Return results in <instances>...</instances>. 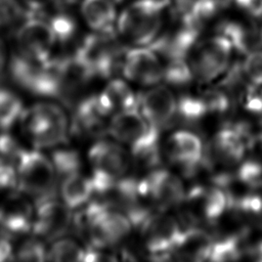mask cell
<instances>
[{"instance_id": "cell-31", "label": "cell", "mask_w": 262, "mask_h": 262, "mask_svg": "<svg viewBox=\"0 0 262 262\" xmlns=\"http://www.w3.org/2000/svg\"><path fill=\"white\" fill-rule=\"evenodd\" d=\"M242 70L251 84H262V49H255L245 55Z\"/></svg>"}, {"instance_id": "cell-33", "label": "cell", "mask_w": 262, "mask_h": 262, "mask_svg": "<svg viewBox=\"0 0 262 262\" xmlns=\"http://www.w3.org/2000/svg\"><path fill=\"white\" fill-rule=\"evenodd\" d=\"M18 187L16 163L0 159V191Z\"/></svg>"}, {"instance_id": "cell-42", "label": "cell", "mask_w": 262, "mask_h": 262, "mask_svg": "<svg viewBox=\"0 0 262 262\" xmlns=\"http://www.w3.org/2000/svg\"><path fill=\"white\" fill-rule=\"evenodd\" d=\"M258 36H259L260 47H262V26H261V27H258Z\"/></svg>"}, {"instance_id": "cell-27", "label": "cell", "mask_w": 262, "mask_h": 262, "mask_svg": "<svg viewBox=\"0 0 262 262\" xmlns=\"http://www.w3.org/2000/svg\"><path fill=\"white\" fill-rule=\"evenodd\" d=\"M163 67V80L169 84L185 85L193 79L188 58H178L164 61Z\"/></svg>"}, {"instance_id": "cell-17", "label": "cell", "mask_w": 262, "mask_h": 262, "mask_svg": "<svg viewBox=\"0 0 262 262\" xmlns=\"http://www.w3.org/2000/svg\"><path fill=\"white\" fill-rule=\"evenodd\" d=\"M214 239L200 227H185L173 249L170 259L184 261L209 260Z\"/></svg>"}, {"instance_id": "cell-1", "label": "cell", "mask_w": 262, "mask_h": 262, "mask_svg": "<svg viewBox=\"0 0 262 262\" xmlns=\"http://www.w3.org/2000/svg\"><path fill=\"white\" fill-rule=\"evenodd\" d=\"M170 0H135L119 14L116 32L133 46H149L160 35Z\"/></svg>"}, {"instance_id": "cell-41", "label": "cell", "mask_w": 262, "mask_h": 262, "mask_svg": "<svg viewBox=\"0 0 262 262\" xmlns=\"http://www.w3.org/2000/svg\"><path fill=\"white\" fill-rule=\"evenodd\" d=\"M75 0H53V2L58 5V6H66V5H69L70 3L74 2Z\"/></svg>"}, {"instance_id": "cell-39", "label": "cell", "mask_w": 262, "mask_h": 262, "mask_svg": "<svg viewBox=\"0 0 262 262\" xmlns=\"http://www.w3.org/2000/svg\"><path fill=\"white\" fill-rule=\"evenodd\" d=\"M246 255L254 261L262 262V238L253 243L252 245H249Z\"/></svg>"}, {"instance_id": "cell-3", "label": "cell", "mask_w": 262, "mask_h": 262, "mask_svg": "<svg viewBox=\"0 0 262 262\" xmlns=\"http://www.w3.org/2000/svg\"><path fill=\"white\" fill-rule=\"evenodd\" d=\"M115 32H93L87 35L73 55L93 77H108L118 61H122L124 53Z\"/></svg>"}, {"instance_id": "cell-32", "label": "cell", "mask_w": 262, "mask_h": 262, "mask_svg": "<svg viewBox=\"0 0 262 262\" xmlns=\"http://www.w3.org/2000/svg\"><path fill=\"white\" fill-rule=\"evenodd\" d=\"M26 14V8L18 0H0V28L6 27Z\"/></svg>"}, {"instance_id": "cell-8", "label": "cell", "mask_w": 262, "mask_h": 262, "mask_svg": "<svg viewBox=\"0 0 262 262\" xmlns=\"http://www.w3.org/2000/svg\"><path fill=\"white\" fill-rule=\"evenodd\" d=\"M15 39L18 52L36 61L48 60L57 43L48 19L28 13L16 31Z\"/></svg>"}, {"instance_id": "cell-20", "label": "cell", "mask_w": 262, "mask_h": 262, "mask_svg": "<svg viewBox=\"0 0 262 262\" xmlns=\"http://www.w3.org/2000/svg\"><path fill=\"white\" fill-rule=\"evenodd\" d=\"M217 33L224 36L230 42L233 51L238 53L246 55L255 49L261 48L258 27L254 24L227 19L218 26Z\"/></svg>"}, {"instance_id": "cell-23", "label": "cell", "mask_w": 262, "mask_h": 262, "mask_svg": "<svg viewBox=\"0 0 262 262\" xmlns=\"http://www.w3.org/2000/svg\"><path fill=\"white\" fill-rule=\"evenodd\" d=\"M247 248L246 234L238 233L223 236L214 239L209 260L217 262L238 260L243 255H246Z\"/></svg>"}, {"instance_id": "cell-25", "label": "cell", "mask_w": 262, "mask_h": 262, "mask_svg": "<svg viewBox=\"0 0 262 262\" xmlns=\"http://www.w3.org/2000/svg\"><path fill=\"white\" fill-rule=\"evenodd\" d=\"M20 98L10 90L0 88V129L6 131L11 128L24 114Z\"/></svg>"}, {"instance_id": "cell-30", "label": "cell", "mask_w": 262, "mask_h": 262, "mask_svg": "<svg viewBox=\"0 0 262 262\" xmlns=\"http://www.w3.org/2000/svg\"><path fill=\"white\" fill-rule=\"evenodd\" d=\"M48 250L45 248L41 238L36 236L25 241L13 253V258L19 261H44L47 260Z\"/></svg>"}, {"instance_id": "cell-5", "label": "cell", "mask_w": 262, "mask_h": 262, "mask_svg": "<svg viewBox=\"0 0 262 262\" xmlns=\"http://www.w3.org/2000/svg\"><path fill=\"white\" fill-rule=\"evenodd\" d=\"M18 188L37 202L51 198L57 174L50 158L39 150L23 149L16 161Z\"/></svg>"}, {"instance_id": "cell-28", "label": "cell", "mask_w": 262, "mask_h": 262, "mask_svg": "<svg viewBox=\"0 0 262 262\" xmlns=\"http://www.w3.org/2000/svg\"><path fill=\"white\" fill-rule=\"evenodd\" d=\"M235 176L248 189H262V162L254 159L241 162Z\"/></svg>"}, {"instance_id": "cell-26", "label": "cell", "mask_w": 262, "mask_h": 262, "mask_svg": "<svg viewBox=\"0 0 262 262\" xmlns=\"http://www.w3.org/2000/svg\"><path fill=\"white\" fill-rule=\"evenodd\" d=\"M50 160L57 175L67 177L80 172L81 160L79 154L71 148H56L51 154Z\"/></svg>"}, {"instance_id": "cell-11", "label": "cell", "mask_w": 262, "mask_h": 262, "mask_svg": "<svg viewBox=\"0 0 262 262\" xmlns=\"http://www.w3.org/2000/svg\"><path fill=\"white\" fill-rule=\"evenodd\" d=\"M121 70L126 79L147 86L162 81L164 75L163 61L149 46H133L124 52Z\"/></svg>"}, {"instance_id": "cell-40", "label": "cell", "mask_w": 262, "mask_h": 262, "mask_svg": "<svg viewBox=\"0 0 262 262\" xmlns=\"http://www.w3.org/2000/svg\"><path fill=\"white\" fill-rule=\"evenodd\" d=\"M6 62V47L3 41L0 39V72Z\"/></svg>"}, {"instance_id": "cell-38", "label": "cell", "mask_w": 262, "mask_h": 262, "mask_svg": "<svg viewBox=\"0 0 262 262\" xmlns=\"http://www.w3.org/2000/svg\"><path fill=\"white\" fill-rule=\"evenodd\" d=\"M14 253L12 244L9 238V234L2 231L0 233V262L6 261L12 258Z\"/></svg>"}, {"instance_id": "cell-4", "label": "cell", "mask_w": 262, "mask_h": 262, "mask_svg": "<svg viewBox=\"0 0 262 262\" xmlns=\"http://www.w3.org/2000/svg\"><path fill=\"white\" fill-rule=\"evenodd\" d=\"M88 160L92 168L90 177L94 194L124 178L132 162L131 156L121 144L107 140L95 142L88 151Z\"/></svg>"}, {"instance_id": "cell-35", "label": "cell", "mask_w": 262, "mask_h": 262, "mask_svg": "<svg viewBox=\"0 0 262 262\" xmlns=\"http://www.w3.org/2000/svg\"><path fill=\"white\" fill-rule=\"evenodd\" d=\"M232 4L255 19H262V0H232Z\"/></svg>"}, {"instance_id": "cell-22", "label": "cell", "mask_w": 262, "mask_h": 262, "mask_svg": "<svg viewBox=\"0 0 262 262\" xmlns=\"http://www.w3.org/2000/svg\"><path fill=\"white\" fill-rule=\"evenodd\" d=\"M93 195L94 186L91 177L84 176L80 172L63 177L60 196L61 201L72 210L84 207Z\"/></svg>"}, {"instance_id": "cell-37", "label": "cell", "mask_w": 262, "mask_h": 262, "mask_svg": "<svg viewBox=\"0 0 262 262\" xmlns=\"http://www.w3.org/2000/svg\"><path fill=\"white\" fill-rule=\"evenodd\" d=\"M53 2V0H21V3L27 7L28 14L41 15L43 10Z\"/></svg>"}, {"instance_id": "cell-18", "label": "cell", "mask_w": 262, "mask_h": 262, "mask_svg": "<svg viewBox=\"0 0 262 262\" xmlns=\"http://www.w3.org/2000/svg\"><path fill=\"white\" fill-rule=\"evenodd\" d=\"M107 117L97 94L92 95L77 103L73 127L83 135L97 136L105 131V118Z\"/></svg>"}, {"instance_id": "cell-2", "label": "cell", "mask_w": 262, "mask_h": 262, "mask_svg": "<svg viewBox=\"0 0 262 262\" xmlns=\"http://www.w3.org/2000/svg\"><path fill=\"white\" fill-rule=\"evenodd\" d=\"M23 126L38 147H54L66 141L69 120L64 111L51 102H39L21 116Z\"/></svg>"}, {"instance_id": "cell-24", "label": "cell", "mask_w": 262, "mask_h": 262, "mask_svg": "<svg viewBox=\"0 0 262 262\" xmlns=\"http://www.w3.org/2000/svg\"><path fill=\"white\" fill-rule=\"evenodd\" d=\"M87 247H82L77 241L59 237L53 241L48 249L47 260L58 262L86 261Z\"/></svg>"}, {"instance_id": "cell-15", "label": "cell", "mask_w": 262, "mask_h": 262, "mask_svg": "<svg viewBox=\"0 0 262 262\" xmlns=\"http://www.w3.org/2000/svg\"><path fill=\"white\" fill-rule=\"evenodd\" d=\"M34 209L29 200L11 193L0 205V228L7 234H20L32 229Z\"/></svg>"}, {"instance_id": "cell-36", "label": "cell", "mask_w": 262, "mask_h": 262, "mask_svg": "<svg viewBox=\"0 0 262 262\" xmlns=\"http://www.w3.org/2000/svg\"><path fill=\"white\" fill-rule=\"evenodd\" d=\"M247 154L252 156L251 159L262 162V131L252 133L248 143Z\"/></svg>"}, {"instance_id": "cell-6", "label": "cell", "mask_w": 262, "mask_h": 262, "mask_svg": "<svg viewBox=\"0 0 262 262\" xmlns=\"http://www.w3.org/2000/svg\"><path fill=\"white\" fill-rule=\"evenodd\" d=\"M233 49L222 35H215L198 41L188 55L193 79L211 82L224 74L230 63Z\"/></svg>"}, {"instance_id": "cell-34", "label": "cell", "mask_w": 262, "mask_h": 262, "mask_svg": "<svg viewBox=\"0 0 262 262\" xmlns=\"http://www.w3.org/2000/svg\"><path fill=\"white\" fill-rule=\"evenodd\" d=\"M21 150L17 141L7 131L0 133V159L16 163Z\"/></svg>"}, {"instance_id": "cell-14", "label": "cell", "mask_w": 262, "mask_h": 262, "mask_svg": "<svg viewBox=\"0 0 262 262\" xmlns=\"http://www.w3.org/2000/svg\"><path fill=\"white\" fill-rule=\"evenodd\" d=\"M107 131L116 140L128 144L130 147L143 142L159 132L146 121L138 108L113 115Z\"/></svg>"}, {"instance_id": "cell-9", "label": "cell", "mask_w": 262, "mask_h": 262, "mask_svg": "<svg viewBox=\"0 0 262 262\" xmlns=\"http://www.w3.org/2000/svg\"><path fill=\"white\" fill-rule=\"evenodd\" d=\"M252 132L247 124H229L220 129L212 139L209 164L230 166L239 164L247 154Z\"/></svg>"}, {"instance_id": "cell-10", "label": "cell", "mask_w": 262, "mask_h": 262, "mask_svg": "<svg viewBox=\"0 0 262 262\" xmlns=\"http://www.w3.org/2000/svg\"><path fill=\"white\" fill-rule=\"evenodd\" d=\"M72 223V209L62 201L51 196L37 202L32 230L39 238L53 242L62 237Z\"/></svg>"}, {"instance_id": "cell-12", "label": "cell", "mask_w": 262, "mask_h": 262, "mask_svg": "<svg viewBox=\"0 0 262 262\" xmlns=\"http://www.w3.org/2000/svg\"><path fill=\"white\" fill-rule=\"evenodd\" d=\"M138 110L154 128L160 130L176 116L177 100L166 86L152 85L138 95Z\"/></svg>"}, {"instance_id": "cell-29", "label": "cell", "mask_w": 262, "mask_h": 262, "mask_svg": "<svg viewBox=\"0 0 262 262\" xmlns=\"http://www.w3.org/2000/svg\"><path fill=\"white\" fill-rule=\"evenodd\" d=\"M51 29L55 35L56 41L66 43L70 41L77 32V24L75 18L60 8L47 18Z\"/></svg>"}, {"instance_id": "cell-13", "label": "cell", "mask_w": 262, "mask_h": 262, "mask_svg": "<svg viewBox=\"0 0 262 262\" xmlns=\"http://www.w3.org/2000/svg\"><path fill=\"white\" fill-rule=\"evenodd\" d=\"M146 191L160 210L180 205L185 196L182 180L165 169H154L142 179Z\"/></svg>"}, {"instance_id": "cell-16", "label": "cell", "mask_w": 262, "mask_h": 262, "mask_svg": "<svg viewBox=\"0 0 262 262\" xmlns=\"http://www.w3.org/2000/svg\"><path fill=\"white\" fill-rule=\"evenodd\" d=\"M170 158L187 173L199 166L205 158V147L200 136L191 131L179 130L168 142Z\"/></svg>"}, {"instance_id": "cell-19", "label": "cell", "mask_w": 262, "mask_h": 262, "mask_svg": "<svg viewBox=\"0 0 262 262\" xmlns=\"http://www.w3.org/2000/svg\"><path fill=\"white\" fill-rule=\"evenodd\" d=\"M117 4L113 0H82L80 12L85 24L93 32L116 30Z\"/></svg>"}, {"instance_id": "cell-7", "label": "cell", "mask_w": 262, "mask_h": 262, "mask_svg": "<svg viewBox=\"0 0 262 262\" xmlns=\"http://www.w3.org/2000/svg\"><path fill=\"white\" fill-rule=\"evenodd\" d=\"M142 244L146 253L155 260L170 259L183 226L175 217L155 213L141 226Z\"/></svg>"}, {"instance_id": "cell-21", "label": "cell", "mask_w": 262, "mask_h": 262, "mask_svg": "<svg viewBox=\"0 0 262 262\" xmlns=\"http://www.w3.org/2000/svg\"><path fill=\"white\" fill-rule=\"evenodd\" d=\"M97 96L102 108L108 116L132 108H138V96H136L131 87L121 79L111 80Z\"/></svg>"}]
</instances>
